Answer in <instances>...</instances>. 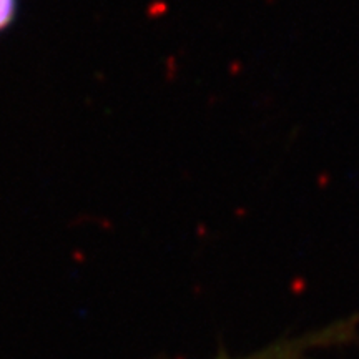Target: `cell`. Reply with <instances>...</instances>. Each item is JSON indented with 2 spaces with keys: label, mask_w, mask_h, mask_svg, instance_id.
I'll return each instance as SVG.
<instances>
[{
  "label": "cell",
  "mask_w": 359,
  "mask_h": 359,
  "mask_svg": "<svg viewBox=\"0 0 359 359\" xmlns=\"http://www.w3.org/2000/svg\"><path fill=\"white\" fill-rule=\"evenodd\" d=\"M356 334V321L344 320L331 323V325L309 331V333L294 336V338L293 336L281 338L258 351L246 354V356L231 358L228 354H219L217 359H308L318 349L351 343Z\"/></svg>",
  "instance_id": "obj_1"
},
{
  "label": "cell",
  "mask_w": 359,
  "mask_h": 359,
  "mask_svg": "<svg viewBox=\"0 0 359 359\" xmlns=\"http://www.w3.org/2000/svg\"><path fill=\"white\" fill-rule=\"evenodd\" d=\"M17 8V0H0V30L13 20Z\"/></svg>",
  "instance_id": "obj_2"
}]
</instances>
